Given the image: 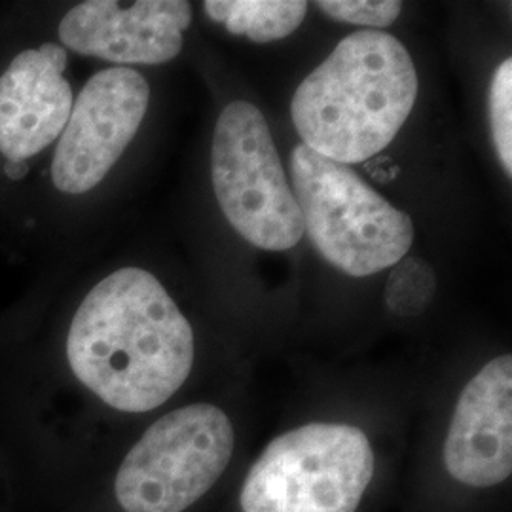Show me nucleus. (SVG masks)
I'll use <instances>...</instances> for the list:
<instances>
[{
    "label": "nucleus",
    "instance_id": "obj_4",
    "mask_svg": "<svg viewBox=\"0 0 512 512\" xmlns=\"http://www.w3.org/2000/svg\"><path fill=\"white\" fill-rule=\"evenodd\" d=\"M374 475L359 427L308 423L272 440L243 482V512H355Z\"/></svg>",
    "mask_w": 512,
    "mask_h": 512
},
{
    "label": "nucleus",
    "instance_id": "obj_6",
    "mask_svg": "<svg viewBox=\"0 0 512 512\" xmlns=\"http://www.w3.org/2000/svg\"><path fill=\"white\" fill-rule=\"evenodd\" d=\"M234 429L213 404H190L156 421L129 450L116 475L126 512H183L226 471Z\"/></svg>",
    "mask_w": 512,
    "mask_h": 512
},
{
    "label": "nucleus",
    "instance_id": "obj_3",
    "mask_svg": "<svg viewBox=\"0 0 512 512\" xmlns=\"http://www.w3.org/2000/svg\"><path fill=\"white\" fill-rule=\"evenodd\" d=\"M293 194L304 232L334 268L353 277L401 262L414 243V224L349 165L304 145L291 154Z\"/></svg>",
    "mask_w": 512,
    "mask_h": 512
},
{
    "label": "nucleus",
    "instance_id": "obj_11",
    "mask_svg": "<svg viewBox=\"0 0 512 512\" xmlns=\"http://www.w3.org/2000/svg\"><path fill=\"white\" fill-rule=\"evenodd\" d=\"M205 14L232 35L253 42H274L293 35L306 18L302 0H207Z\"/></svg>",
    "mask_w": 512,
    "mask_h": 512
},
{
    "label": "nucleus",
    "instance_id": "obj_8",
    "mask_svg": "<svg viewBox=\"0 0 512 512\" xmlns=\"http://www.w3.org/2000/svg\"><path fill=\"white\" fill-rule=\"evenodd\" d=\"M192 8L183 0H88L59 23L61 42L76 54L118 65H162L183 50Z\"/></svg>",
    "mask_w": 512,
    "mask_h": 512
},
{
    "label": "nucleus",
    "instance_id": "obj_9",
    "mask_svg": "<svg viewBox=\"0 0 512 512\" xmlns=\"http://www.w3.org/2000/svg\"><path fill=\"white\" fill-rule=\"evenodd\" d=\"M446 471L490 488L512 473V357L484 366L463 389L444 442Z\"/></svg>",
    "mask_w": 512,
    "mask_h": 512
},
{
    "label": "nucleus",
    "instance_id": "obj_13",
    "mask_svg": "<svg viewBox=\"0 0 512 512\" xmlns=\"http://www.w3.org/2000/svg\"><path fill=\"white\" fill-rule=\"evenodd\" d=\"M490 124L499 162L512 173V59H505L490 84Z\"/></svg>",
    "mask_w": 512,
    "mask_h": 512
},
{
    "label": "nucleus",
    "instance_id": "obj_14",
    "mask_svg": "<svg viewBox=\"0 0 512 512\" xmlns=\"http://www.w3.org/2000/svg\"><path fill=\"white\" fill-rule=\"evenodd\" d=\"M317 6L336 21L378 29L391 25L403 8L397 0H323Z\"/></svg>",
    "mask_w": 512,
    "mask_h": 512
},
{
    "label": "nucleus",
    "instance_id": "obj_12",
    "mask_svg": "<svg viewBox=\"0 0 512 512\" xmlns=\"http://www.w3.org/2000/svg\"><path fill=\"white\" fill-rule=\"evenodd\" d=\"M437 291V275L418 256H408L391 270L385 285V304L393 313L404 317L425 310Z\"/></svg>",
    "mask_w": 512,
    "mask_h": 512
},
{
    "label": "nucleus",
    "instance_id": "obj_15",
    "mask_svg": "<svg viewBox=\"0 0 512 512\" xmlns=\"http://www.w3.org/2000/svg\"><path fill=\"white\" fill-rule=\"evenodd\" d=\"M4 173L12 181H21L29 173V164H27V160H6Z\"/></svg>",
    "mask_w": 512,
    "mask_h": 512
},
{
    "label": "nucleus",
    "instance_id": "obj_10",
    "mask_svg": "<svg viewBox=\"0 0 512 512\" xmlns=\"http://www.w3.org/2000/svg\"><path fill=\"white\" fill-rule=\"evenodd\" d=\"M65 67V50L46 42L0 76V152L8 160H27L63 133L74 103Z\"/></svg>",
    "mask_w": 512,
    "mask_h": 512
},
{
    "label": "nucleus",
    "instance_id": "obj_7",
    "mask_svg": "<svg viewBox=\"0 0 512 512\" xmlns=\"http://www.w3.org/2000/svg\"><path fill=\"white\" fill-rule=\"evenodd\" d=\"M150 101L145 76L114 67L95 74L76 97L52 162L55 188L84 194L101 183L141 128Z\"/></svg>",
    "mask_w": 512,
    "mask_h": 512
},
{
    "label": "nucleus",
    "instance_id": "obj_2",
    "mask_svg": "<svg viewBox=\"0 0 512 512\" xmlns=\"http://www.w3.org/2000/svg\"><path fill=\"white\" fill-rule=\"evenodd\" d=\"M416 97L418 74L403 42L359 31L298 86L291 114L304 147L338 164H359L397 137Z\"/></svg>",
    "mask_w": 512,
    "mask_h": 512
},
{
    "label": "nucleus",
    "instance_id": "obj_5",
    "mask_svg": "<svg viewBox=\"0 0 512 512\" xmlns=\"http://www.w3.org/2000/svg\"><path fill=\"white\" fill-rule=\"evenodd\" d=\"M211 177L226 220L264 251H289L304 236V220L279 162L266 118L253 103L234 101L217 120Z\"/></svg>",
    "mask_w": 512,
    "mask_h": 512
},
{
    "label": "nucleus",
    "instance_id": "obj_1",
    "mask_svg": "<svg viewBox=\"0 0 512 512\" xmlns=\"http://www.w3.org/2000/svg\"><path fill=\"white\" fill-rule=\"evenodd\" d=\"M67 357L74 376L103 403L139 414L183 387L194 365V332L154 275L122 268L80 304Z\"/></svg>",
    "mask_w": 512,
    "mask_h": 512
}]
</instances>
